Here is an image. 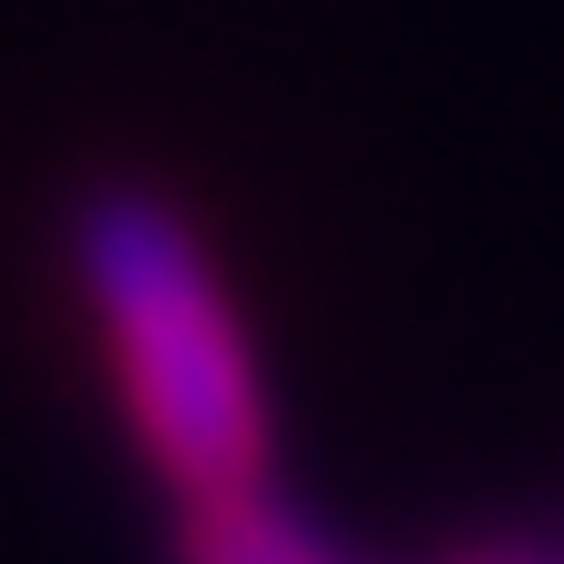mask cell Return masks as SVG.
Masks as SVG:
<instances>
[{
    "mask_svg": "<svg viewBox=\"0 0 564 564\" xmlns=\"http://www.w3.org/2000/svg\"><path fill=\"white\" fill-rule=\"evenodd\" d=\"M69 268L99 307V337L119 357V397H129L149 466L188 506L258 486L268 476V387H258L238 307L218 297L198 228L159 188L109 178L69 218Z\"/></svg>",
    "mask_w": 564,
    "mask_h": 564,
    "instance_id": "obj_1",
    "label": "cell"
},
{
    "mask_svg": "<svg viewBox=\"0 0 564 564\" xmlns=\"http://www.w3.org/2000/svg\"><path fill=\"white\" fill-rule=\"evenodd\" d=\"M456 564H564V535H516V545H486V555H456Z\"/></svg>",
    "mask_w": 564,
    "mask_h": 564,
    "instance_id": "obj_3",
    "label": "cell"
},
{
    "mask_svg": "<svg viewBox=\"0 0 564 564\" xmlns=\"http://www.w3.org/2000/svg\"><path fill=\"white\" fill-rule=\"evenodd\" d=\"M178 564H357V555H347L317 516H297V506L258 476V486H238V496L188 506Z\"/></svg>",
    "mask_w": 564,
    "mask_h": 564,
    "instance_id": "obj_2",
    "label": "cell"
}]
</instances>
